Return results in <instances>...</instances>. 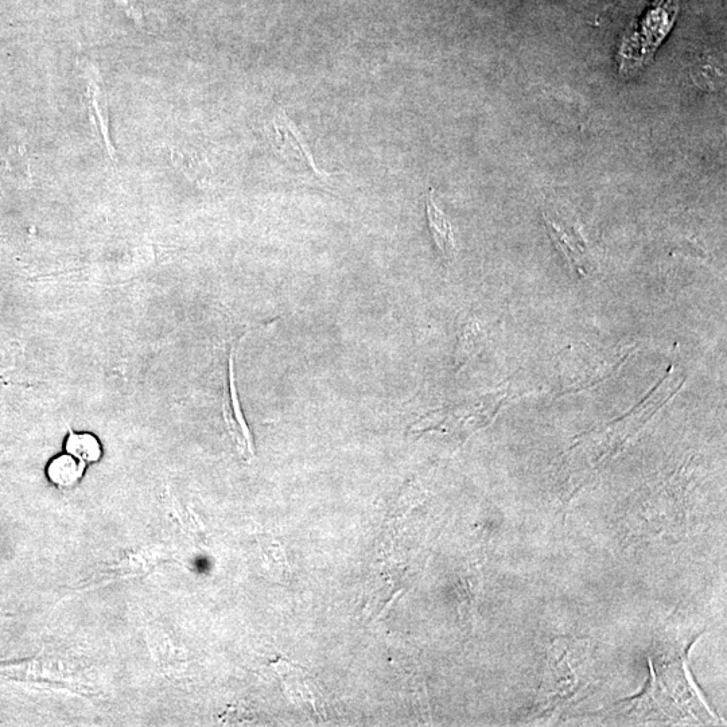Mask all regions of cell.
Instances as JSON below:
<instances>
[{
  "mask_svg": "<svg viewBox=\"0 0 727 727\" xmlns=\"http://www.w3.org/2000/svg\"><path fill=\"white\" fill-rule=\"evenodd\" d=\"M546 223L548 231H551L552 239L555 244L559 247V250L563 252V255L569 259L570 263L578 266L579 271L583 272L582 259L585 255V246L581 237L573 233V229L563 227V225H557L552 223L550 219L546 217Z\"/></svg>",
  "mask_w": 727,
  "mask_h": 727,
  "instance_id": "5",
  "label": "cell"
},
{
  "mask_svg": "<svg viewBox=\"0 0 727 727\" xmlns=\"http://www.w3.org/2000/svg\"><path fill=\"white\" fill-rule=\"evenodd\" d=\"M235 348H232L231 356H229V394L224 400V417L227 422L228 429L231 431L232 437L235 438L237 446L240 447L244 454H254L252 447V438L246 421H244L243 411H241L239 395H237L236 379H235Z\"/></svg>",
  "mask_w": 727,
  "mask_h": 727,
  "instance_id": "1",
  "label": "cell"
},
{
  "mask_svg": "<svg viewBox=\"0 0 727 727\" xmlns=\"http://www.w3.org/2000/svg\"><path fill=\"white\" fill-rule=\"evenodd\" d=\"M65 450L71 456L76 457L77 460L85 462V464L99 461L101 454H103L99 439L95 435L88 433L76 434L73 433L72 429H69Z\"/></svg>",
  "mask_w": 727,
  "mask_h": 727,
  "instance_id": "7",
  "label": "cell"
},
{
  "mask_svg": "<svg viewBox=\"0 0 727 727\" xmlns=\"http://www.w3.org/2000/svg\"><path fill=\"white\" fill-rule=\"evenodd\" d=\"M484 344L485 333L476 320H469L462 325L456 353L457 372L462 371L465 365L481 352Z\"/></svg>",
  "mask_w": 727,
  "mask_h": 727,
  "instance_id": "3",
  "label": "cell"
},
{
  "mask_svg": "<svg viewBox=\"0 0 727 727\" xmlns=\"http://www.w3.org/2000/svg\"><path fill=\"white\" fill-rule=\"evenodd\" d=\"M274 128L276 135L281 136V149L283 147H293L294 151L299 153L302 162H305L317 177H329L324 171L317 169L316 163L313 161V155H311L309 149L303 143L301 134H298L297 128L294 127V124L291 123V120L286 115H279L274 120Z\"/></svg>",
  "mask_w": 727,
  "mask_h": 727,
  "instance_id": "4",
  "label": "cell"
},
{
  "mask_svg": "<svg viewBox=\"0 0 727 727\" xmlns=\"http://www.w3.org/2000/svg\"><path fill=\"white\" fill-rule=\"evenodd\" d=\"M426 211L431 235H433L435 244H437L439 254H441L446 264L453 263L457 251L453 225L447 219L445 213L435 204L434 190H431L429 196H427Z\"/></svg>",
  "mask_w": 727,
  "mask_h": 727,
  "instance_id": "2",
  "label": "cell"
},
{
  "mask_svg": "<svg viewBox=\"0 0 727 727\" xmlns=\"http://www.w3.org/2000/svg\"><path fill=\"white\" fill-rule=\"evenodd\" d=\"M85 466V462L77 460L71 454L54 458L48 466L49 480L61 488L72 487L83 478Z\"/></svg>",
  "mask_w": 727,
  "mask_h": 727,
  "instance_id": "6",
  "label": "cell"
}]
</instances>
